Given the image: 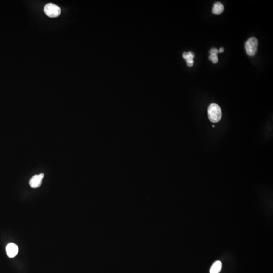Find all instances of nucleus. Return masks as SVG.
Masks as SVG:
<instances>
[{
	"instance_id": "obj_1",
	"label": "nucleus",
	"mask_w": 273,
	"mask_h": 273,
	"mask_svg": "<svg viewBox=\"0 0 273 273\" xmlns=\"http://www.w3.org/2000/svg\"><path fill=\"white\" fill-rule=\"evenodd\" d=\"M208 118L210 122L217 123L221 118L222 113L221 109L218 105L215 103L211 104L208 107Z\"/></svg>"
},
{
	"instance_id": "obj_5",
	"label": "nucleus",
	"mask_w": 273,
	"mask_h": 273,
	"mask_svg": "<svg viewBox=\"0 0 273 273\" xmlns=\"http://www.w3.org/2000/svg\"><path fill=\"white\" fill-rule=\"evenodd\" d=\"M7 255L10 258L15 257L18 253V247L14 243H9L6 248Z\"/></svg>"
},
{
	"instance_id": "obj_8",
	"label": "nucleus",
	"mask_w": 273,
	"mask_h": 273,
	"mask_svg": "<svg viewBox=\"0 0 273 273\" xmlns=\"http://www.w3.org/2000/svg\"><path fill=\"white\" fill-rule=\"evenodd\" d=\"M222 264L219 260L215 261L210 269V273H220L221 271Z\"/></svg>"
},
{
	"instance_id": "obj_3",
	"label": "nucleus",
	"mask_w": 273,
	"mask_h": 273,
	"mask_svg": "<svg viewBox=\"0 0 273 273\" xmlns=\"http://www.w3.org/2000/svg\"><path fill=\"white\" fill-rule=\"evenodd\" d=\"M44 11L45 14L49 17L55 18L60 15L61 9L54 4L49 3L45 6Z\"/></svg>"
},
{
	"instance_id": "obj_6",
	"label": "nucleus",
	"mask_w": 273,
	"mask_h": 273,
	"mask_svg": "<svg viewBox=\"0 0 273 273\" xmlns=\"http://www.w3.org/2000/svg\"><path fill=\"white\" fill-rule=\"evenodd\" d=\"M183 57L184 59L186 61L187 64L189 67L193 66L194 64V60L193 59L195 57L194 54L192 52H184L183 54Z\"/></svg>"
},
{
	"instance_id": "obj_2",
	"label": "nucleus",
	"mask_w": 273,
	"mask_h": 273,
	"mask_svg": "<svg viewBox=\"0 0 273 273\" xmlns=\"http://www.w3.org/2000/svg\"><path fill=\"white\" fill-rule=\"evenodd\" d=\"M258 41L255 38H249L245 45L246 53L250 56H253L257 51Z\"/></svg>"
},
{
	"instance_id": "obj_9",
	"label": "nucleus",
	"mask_w": 273,
	"mask_h": 273,
	"mask_svg": "<svg viewBox=\"0 0 273 273\" xmlns=\"http://www.w3.org/2000/svg\"><path fill=\"white\" fill-rule=\"evenodd\" d=\"M209 59L213 62V63L216 64L218 61V57L215 54H210L209 56Z\"/></svg>"
},
{
	"instance_id": "obj_11",
	"label": "nucleus",
	"mask_w": 273,
	"mask_h": 273,
	"mask_svg": "<svg viewBox=\"0 0 273 273\" xmlns=\"http://www.w3.org/2000/svg\"><path fill=\"white\" fill-rule=\"evenodd\" d=\"M224 51V49L223 48H221L218 50V53H223Z\"/></svg>"
},
{
	"instance_id": "obj_10",
	"label": "nucleus",
	"mask_w": 273,
	"mask_h": 273,
	"mask_svg": "<svg viewBox=\"0 0 273 273\" xmlns=\"http://www.w3.org/2000/svg\"><path fill=\"white\" fill-rule=\"evenodd\" d=\"M210 54H215L217 55L218 53V50H217L216 48H212L211 50H210Z\"/></svg>"
},
{
	"instance_id": "obj_7",
	"label": "nucleus",
	"mask_w": 273,
	"mask_h": 273,
	"mask_svg": "<svg viewBox=\"0 0 273 273\" xmlns=\"http://www.w3.org/2000/svg\"><path fill=\"white\" fill-rule=\"evenodd\" d=\"M224 9V8L223 5L220 2H217L213 5L212 11L213 14L218 15V14H221L222 12H223Z\"/></svg>"
},
{
	"instance_id": "obj_4",
	"label": "nucleus",
	"mask_w": 273,
	"mask_h": 273,
	"mask_svg": "<svg viewBox=\"0 0 273 273\" xmlns=\"http://www.w3.org/2000/svg\"><path fill=\"white\" fill-rule=\"evenodd\" d=\"M44 177L43 173L34 176L30 179L29 182L30 186L32 188H37L42 184V180Z\"/></svg>"
}]
</instances>
